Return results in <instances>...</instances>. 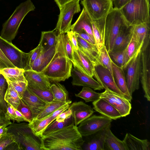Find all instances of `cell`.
<instances>
[{
    "label": "cell",
    "mask_w": 150,
    "mask_h": 150,
    "mask_svg": "<svg viewBox=\"0 0 150 150\" xmlns=\"http://www.w3.org/2000/svg\"><path fill=\"white\" fill-rule=\"evenodd\" d=\"M71 102V100L67 102H62L53 100L50 102L46 107L37 116L33 119H40L52 113L56 110L69 103Z\"/></svg>",
    "instance_id": "obj_40"
},
{
    "label": "cell",
    "mask_w": 150,
    "mask_h": 150,
    "mask_svg": "<svg viewBox=\"0 0 150 150\" xmlns=\"http://www.w3.org/2000/svg\"><path fill=\"white\" fill-rule=\"evenodd\" d=\"M93 76L105 89H108L124 96L117 87L114 77L107 69L100 65H95Z\"/></svg>",
    "instance_id": "obj_14"
},
{
    "label": "cell",
    "mask_w": 150,
    "mask_h": 150,
    "mask_svg": "<svg viewBox=\"0 0 150 150\" xmlns=\"http://www.w3.org/2000/svg\"><path fill=\"white\" fill-rule=\"evenodd\" d=\"M80 0H73L59 8L60 13L54 30L58 34L67 33L70 30L74 15L81 11Z\"/></svg>",
    "instance_id": "obj_8"
},
{
    "label": "cell",
    "mask_w": 150,
    "mask_h": 150,
    "mask_svg": "<svg viewBox=\"0 0 150 150\" xmlns=\"http://www.w3.org/2000/svg\"><path fill=\"white\" fill-rule=\"evenodd\" d=\"M149 0H131L120 10L126 24L134 26L150 23Z\"/></svg>",
    "instance_id": "obj_4"
},
{
    "label": "cell",
    "mask_w": 150,
    "mask_h": 150,
    "mask_svg": "<svg viewBox=\"0 0 150 150\" xmlns=\"http://www.w3.org/2000/svg\"><path fill=\"white\" fill-rule=\"evenodd\" d=\"M15 67L6 58L0 49V69Z\"/></svg>",
    "instance_id": "obj_50"
},
{
    "label": "cell",
    "mask_w": 150,
    "mask_h": 150,
    "mask_svg": "<svg viewBox=\"0 0 150 150\" xmlns=\"http://www.w3.org/2000/svg\"><path fill=\"white\" fill-rule=\"evenodd\" d=\"M73 0H54L59 8L66 3Z\"/></svg>",
    "instance_id": "obj_56"
},
{
    "label": "cell",
    "mask_w": 150,
    "mask_h": 150,
    "mask_svg": "<svg viewBox=\"0 0 150 150\" xmlns=\"http://www.w3.org/2000/svg\"><path fill=\"white\" fill-rule=\"evenodd\" d=\"M111 0V1H112L113 0Z\"/></svg>",
    "instance_id": "obj_59"
},
{
    "label": "cell",
    "mask_w": 150,
    "mask_h": 150,
    "mask_svg": "<svg viewBox=\"0 0 150 150\" xmlns=\"http://www.w3.org/2000/svg\"><path fill=\"white\" fill-rule=\"evenodd\" d=\"M111 124L103 129L86 137L82 149L85 150H104V144Z\"/></svg>",
    "instance_id": "obj_15"
},
{
    "label": "cell",
    "mask_w": 150,
    "mask_h": 150,
    "mask_svg": "<svg viewBox=\"0 0 150 150\" xmlns=\"http://www.w3.org/2000/svg\"><path fill=\"white\" fill-rule=\"evenodd\" d=\"M8 128L5 125L0 127V135H3L7 134L8 132Z\"/></svg>",
    "instance_id": "obj_57"
},
{
    "label": "cell",
    "mask_w": 150,
    "mask_h": 150,
    "mask_svg": "<svg viewBox=\"0 0 150 150\" xmlns=\"http://www.w3.org/2000/svg\"><path fill=\"white\" fill-rule=\"evenodd\" d=\"M7 104V108L6 112L4 113L5 117L7 119L14 122L16 121V117L14 108L9 104Z\"/></svg>",
    "instance_id": "obj_51"
},
{
    "label": "cell",
    "mask_w": 150,
    "mask_h": 150,
    "mask_svg": "<svg viewBox=\"0 0 150 150\" xmlns=\"http://www.w3.org/2000/svg\"><path fill=\"white\" fill-rule=\"evenodd\" d=\"M108 53L112 61L123 69L125 64L126 48L121 51H112Z\"/></svg>",
    "instance_id": "obj_41"
},
{
    "label": "cell",
    "mask_w": 150,
    "mask_h": 150,
    "mask_svg": "<svg viewBox=\"0 0 150 150\" xmlns=\"http://www.w3.org/2000/svg\"><path fill=\"white\" fill-rule=\"evenodd\" d=\"M112 120L103 115H92L79 125L78 129L82 136H86L105 128L111 124Z\"/></svg>",
    "instance_id": "obj_11"
},
{
    "label": "cell",
    "mask_w": 150,
    "mask_h": 150,
    "mask_svg": "<svg viewBox=\"0 0 150 150\" xmlns=\"http://www.w3.org/2000/svg\"><path fill=\"white\" fill-rule=\"evenodd\" d=\"M58 115L54 112L40 119H33L28 123L34 134L40 137L46 127L56 119Z\"/></svg>",
    "instance_id": "obj_27"
},
{
    "label": "cell",
    "mask_w": 150,
    "mask_h": 150,
    "mask_svg": "<svg viewBox=\"0 0 150 150\" xmlns=\"http://www.w3.org/2000/svg\"><path fill=\"white\" fill-rule=\"evenodd\" d=\"M62 34V41L63 47L66 55L74 63L73 54V49L67 34Z\"/></svg>",
    "instance_id": "obj_44"
},
{
    "label": "cell",
    "mask_w": 150,
    "mask_h": 150,
    "mask_svg": "<svg viewBox=\"0 0 150 150\" xmlns=\"http://www.w3.org/2000/svg\"><path fill=\"white\" fill-rule=\"evenodd\" d=\"M131 0H113V8L120 10Z\"/></svg>",
    "instance_id": "obj_54"
},
{
    "label": "cell",
    "mask_w": 150,
    "mask_h": 150,
    "mask_svg": "<svg viewBox=\"0 0 150 150\" xmlns=\"http://www.w3.org/2000/svg\"><path fill=\"white\" fill-rule=\"evenodd\" d=\"M16 115V121L17 122L25 121L29 122L26 118L17 109L14 108Z\"/></svg>",
    "instance_id": "obj_55"
},
{
    "label": "cell",
    "mask_w": 150,
    "mask_h": 150,
    "mask_svg": "<svg viewBox=\"0 0 150 150\" xmlns=\"http://www.w3.org/2000/svg\"><path fill=\"white\" fill-rule=\"evenodd\" d=\"M24 69L16 67H8L0 69V73L10 81L27 82L24 74Z\"/></svg>",
    "instance_id": "obj_31"
},
{
    "label": "cell",
    "mask_w": 150,
    "mask_h": 150,
    "mask_svg": "<svg viewBox=\"0 0 150 150\" xmlns=\"http://www.w3.org/2000/svg\"><path fill=\"white\" fill-rule=\"evenodd\" d=\"M0 49L6 58L15 67L25 70L29 65V53L20 50L12 42L0 36Z\"/></svg>",
    "instance_id": "obj_7"
},
{
    "label": "cell",
    "mask_w": 150,
    "mask_h": 150,
    "mask_svg": "<svg viewBox=\"0 0 150 150\" xmlns=\"http://www.w3.org/2000/svg\"><path fill=\"white\" fill-rule=\"evenodd\" d=\"M28 87L33 93L42 100L49 103L53 100V96L50 89H43L28 86Z\"/></svg>",
    "instance_id": "obj_43"
},
{
    "label": "cell",
    "mask_w": 150,
    "mask_h": 150,
    "mask_svg": "<svg viewBox=\"0 0 150 150\" xmlns=\"http://www.w3.org/2000/svg\"><path fill=\"white\" fill-rule=\"evenodd\" d=\"M42 50L41 46L40 44H39L38 46L29 52V65L28 67L31 65L35 60Z\"/></svg>",
    "instance_id": "obj_48"
},
{
    "label": "cell",
    "mask_w": 150,
    "mask_h": 150,
    "mask_svg": "<svg viewBox=\"0 0 150 150\" xmlns=\"http://www.w3.org/2000/svg\"><path fill=\"white\" fill-rule=\"evenodd\" d=\"M93 109L103 115L112 120H116L122 117L118 111L109 102L100 98L92 103Z\"/></svg>",
    "instance_id": "obj_25"
},
{
    "label": "cell",
    "mask_w": 150,
    "mask_h": 150,
    "mask_svg": "<svg viewBox=\"0 0 150 150\" xmlns=\"http://www.w3.org/2000/svg\"><path fill=\"white\" fill-rule=\"evenodd\" d=\"M105 17L96 20H92V21L93 36L96 45L99 51L104 44Z\"/></svg>",
    "instance_id": "obj_29"
},
{
    "label": "cell",
    "mask_w": 150,
    "mask_h": 150,
    "mask_svg": "<svg viewBox=\"0 0 150 150\" xmlns=\"http://www.w3.org/2000/svg\"><path fill=\"white\" fill-rule=\"evenodd\" d=\"M150 23H145L131 27L132 36L140 45H143L142 50L146 48L149 45Z\"/></svg>",
    "instance_id": "obj_22"
},
{
    "label": "cell",
    "mask_w": 150,
    "mask_h": 150,
    "mask_svg": "<svg viewBox=\"0 0 150 150\" xmlns=\"http://www.w3.org/2000/svg\"><path fill=\"white\" fill-rule=\"evenodd\" d=\"M100 94V98L113 106L120 113L122 117H125L130 114L132 108L131 104L124 96L107 89Z\"/></svg>",
    "instance_id": "obj_12"
},
{
    "label": "cell",
    "mask_w": 150,
    "mask_h": 150,
    "mask_svg": "<svg viewBox=\"0 0 150 150\" xmlns=\"http://www.w3.org/2000/svg\"><path fill=\"white\" fill-rule=\"evenodd\" d=\"M7 81L8 86L5 94L4 100L7 103L9 104L14 108L17 109L21 99L13 86L8 81Z\"/></svg>",
    "instance_id": "obj_35"
},
{
    "label": "cell",
    "mask_w": 150,
    "mask_h": 150,
    "mask_svg": "<svg viewBox=\"0 0 150 150\" xmlns=\"http://www.w3.org/2000/svg\"><path fill=\"white\" fill-rule=\"evenodd\" d=\"M131 27L126 23L122 26L115 39L111 51H121L126 48L131 38Z\"/></svg>",
    "instance_id": "obj_26"
},
{
    "label": "cell",
    "mask_w": 150,
    "mask_h": 150,
    "mask_svg": "<svg viewBox=\"0 0 150 150\" xmlns=\"http://www.w3.org/2000/svg\"><path fill=\"white\" fill-rule=\"evenodd\" d=\"M113 74L115 83L123 96L131 103L132 97L128 89L124 69L119 67L112 60Z\"/></svg>",
    "instance_id": "obj_24"
},
{
    "label": "cell",
    "mask_w": 150,
    "mask_h": 150,
    "mask_svg": "<svg viewBox=\"0 0 150 150\" xmlns=\"http://www.w3.org/2000/svg\"><path fill=\"white\" fill-rule=\"evenodd\" d=\"M35 7L31 0L21 3L15 9L10 17L3 24L0 36L10 42L17 35L20 25L27 14L34 11Z\"/></svg>",
    "instance_id": "obj_3"
},
{
    "label": "cell",
    "mask_w": 150,
    "mask_h": 150,
    "mask_svg": "<svg viewBox=\"0 0 150 150\" xmlns=\"http://www.w3.org/2000/svg\"><path fill=\"white\" fill-rule=\"evenodd\" d=\"M9 125L8 131L14 135L19 149L42 150L40 137L34 134L28 124L12 123Z\"/></svg>",
    "instance_id": "obj_5"
},
{
    "label": "cell",
    "mask_w": 150,
    "mask_h": 150,
    "mask_svg": "<svg viewBox=\"0 0 150 150\" xmlns=\"http://www.w3.org/2000/svg\"><path fill=\"white\" fill-rule=\"evenodd\" d=\"M81 3L93 20L105 17L113 8L111 0H82Z\"/></svg>",
    "instance_id": "obj_10"
},
{
    "label": "cell",
    "mask_w": 150,
    "mask_h": 150,
    "mask_svg": "<svg viewBox=\"0 0 150 150\" xmlns=\"http://www.w3.org/2000/svg\"><path fill=\"white\" fill-rule=\"evenodd\" d=\"M68 108L71 111L74 125L76 126L92 115L94 112L91 106L82 101L73 103Z\"/></svg>",
    "instance_id": "obj_18"
},
{
    "label": "cell",
    "mask_w": 150,
    "mask_h": 150,
    "mask_svg": "<svg viewBox=\"0 0 150 150\" xmlns=\"http://www.w3.org/2000/svg\"><path fill=\"white\" fill-rule=\"evenodd\" d=\"M76 34L77 36H79L82 38L86 41L91 44L96 45L94 39L91 38L84 31L80 33H76Z\"/></svg>",
    "instance_id": "obj_53"
},
{
    "label": "cell",
    "mask_w": 150,
    "mask_h": 150,
    "mask_svg": "<svg viewBox=\"0 0 150 150\" xmlns=\"http://www.w3.org/2000/svg\"><path fill=\"white\" fill-rule=\"evenodd\" d=\"M42 150H82L84 141L74 124L40 137Z\"/></svg>",
    "instance_id": "obj_1"
},
{
    "label": "cell",
    "mask_w": 150,
    "mask_h": 150,
    "mask_svg": "<svg viewBox=\"0 0 150 150\" xmlns=\"http://www.w3.org/2000/svg\"><path fill=\"white\" fill-rule=\"evenodd\" d=\"M17 109L26 118L29 122L33 118L32 113L30 108L21 99Z\"/></svg>",
    "instance_id": "obj_46"
},
{
    "label": "cell",
    "mask_w": 150,
    "mask_h": 150,
    "mask_svg": "<svg viewBox=\"0 0 150 150\" xmlns=\"http://www.w3.org/2000/svg\"><path fill=\"white\" fill-rule=\"evenodd\" d=\"M57 33L54 29L42 32L39 44L41 45L43 51H47L56 45L57 35Z\"/></svg>",
    "instance_id": "obj_33"
},
{
    "label": "cell",
    "mask_w": 150,
    "mask_h": 150,
    "mask_svg": "<svg viewBox=\"0 0 150 150\" xmlns=\"http://www.w3.org/2000/svg\"><path fill=\"white\" fill-rule=\"evenodd\" d=\"M74 63L82 72L91 77L93 76L94 65L89 58L79 50L73 49Z\"/></svg>",
    "instance_id": "obj_20"
},
{
    "label": "cell",
    "mask_w": 150,
    "mask_h": 150,
    "mask_svg": "<svg viewBox=\"0 0 150 150\" xmlns=\"http://www.w3.org/2000/svg\"><path fill=\"white\" fill-rule=\"evenodd\" d=\"M143 45H140L131 36L128 45L126 48V55L124 69L131 60L135 55L138 52L142 49Z\"/></svg>",
    "instance_id": "obj_37"
},
{
    "label": "cell",
    "mask_w": 150,
    "mask_h": 150,
    "mask_svg": "<svg viewBox=\"0 0 150 150\" xmlns=\"http://www.w3.org/2000/svg\"><path fill=\"white\" fill-rule=\"evenodd\" d=\"M72 113L69 109L62 112L57 117L55 120L58 122H64L66 119L71 116Z\"/></svg>",
    "instance_id": "obj_52"
},
{
    "label": "cell",
    "mask_w": 150,
    "mask_h": 150,
    "mask_svg": "<svg viewBox=\"0 0 150 150\" xmlns=\"http://www.w3.org/2000/svg\"><path fill=\"white\" fill-rule=\"evenodd\" d=\"M8 86V83L4 76L0 73V109L6 112L7 104L4 100L5 94Z\"/></svg>",
    "instance_id": "obj_42"
},
{
    "label": "cell",
    "mask_w": 150,
    "mask_h": 150,
    "mask_svg": "<svg viewBox=\"0 0 150 150\" xmlns=\"http://www.w3.org/2000/svg\"><path fill=\"white\" fill-rule=\"evenodd\" d=\"M71 71L73 86L89 87L94 90H101L103 88L92 77L86 74L75 66L74 65Z\"/></svg>",
    "instance_id": "obj_16"
},
{
    "label": "cell",
    "mask_w": 150,
    "mask_h": 150,
    "mask_svg": "<svg viewBox=\"0 0 150 150\" xmlns=\"http://www.w3.org/2000/svg\"><path fill=\"white\" fill-rule=\"evenodd\" d=\"M16 143L14 135L8 131L6 134L2 135L0 139V150L5 149L9 145Z\"/></svg>",
    "instance_id": "obj_45"
},
{
    "label": "cell",
    "mask_w": 150,
    "mask_h": 150,
    "mask_svg": "<svg viewBox=\"0 0 150 150\" xmlns=\"http://www.w3.org/2000/svg\"><path fill=\"white\" fill-rule=\"evenodd\" d=\"M141 49L140 50L126 66V81L130 96L139 89L142 70Z\"/></svg>",
    "instance_id": "obj_9"
},
{
    "label": "cell",
    "mask_w": 150,
    "mask_h": 150,
    "mask_svg": "<svg viewBox=\"0 0 150 150\" xmlns=\"http://www.w3.org/2000/svg\"><path fill=\"white\" fill-rule=\"evenodd\" d=\"M126 150L123 140L116 137L110 128L108 132L104 144V150Z\"/></svg>",
    "instance_id": "obj_32"
},
{
    "label": "cell",
    "mask_w": 150,
    "mask_h": 150,
    "mask_svg": "<svg viewBox=\"0 0 150 150\" xmlns=\"http://www.w3.org/2000/svg\"><path fill=\"white\" fill-rule=\"evenodd\" d=\"M24 74L28 86L43 89H50V81L43 73L28 70H25Z\"/></svg>",
    "instance_id": "obj_19"
},
{
    "label": "cell",
    "mask_w": 150,
    "mask_h": 150,
    "mask_svg": "<svg viewBox=\"0 0 150 150\" xmlns=\"http://www.w3.org/2000/svg\"><path fill=\"white\" fill-rule=\"evenodd\" d=\"M56 49L55 45L47 51H43L42 50L35 60L25 70H32L42 73L54 57Z\"/></svg>",
    "instance_id": "obj_23"
},
{
    "label": "cell",
    "mask_w": 150,
    "mask_h": 150,
    "mask_svg": "<svg viewBox=\"0 0 150 150\" xmlns=\"http://www.w3.org/2000/svg\"><path fill=\"white\" fill-rule=\"evenodd\" d=\"M67 33V35L71 45L73 49L78 50V46L77 39V36L76 33L70 30Z\"/></svg>",
    "instance_id": "obj_49"
},
{
    "label": "cell",
    "mask_w": 150,
    "mask_h": 150,
    "mask_svg": "<svg viewBox=\"0 0 150 150\" xmlns=\"http://www.w3.org/2000/svg\"><path fill=\"white\" fill-rule=\"evenodd\" d=\"M74 124V120L72 116L63 122H58L56 120L54 121H53L46 127L41 137L46 136L52 132Z\"/></svg>",
    "instance_id": "obj_38"
},
{
    "label": "cell",
    "mask_w": 150,
    "mask_h": 150,
    "mask_svg": "<svg viewBox=\"0 0 150 150\" xmlns=\"http://www.w3.org/2000/svg\"><path fill=\"white\" fill-rule=\"evenodd\" d=\"M92 19L83 8L77 20L71 25L70 30L76 33L85 32L94 39L92 27Z\"/></svg>",
    "instance_id": "obj_21"
},
{
    "label": "cell",
    "mask_w": 150,
    "mask_h": 150,
    "mask_svg": "<svg viewBox=\"0 0 150 150\" xmlns=\"http://www.w3.org/2000/svg\"><path fill=\"white\" fill-rule=\"evenodd\" d=\"M126 150H150V143L147 139H139L127 133L123 140Z\"/></svg>",
    "instance_id": "obj_28"
},
{
    "label": "cell",
    "mask_w": 150,
    "mask_h": 150,
    "mask_svg": "<svg viewBox=\"0 0 150 150\" xmlns=\"http://www.w3.org/2000/svg\"><path fill=\"white\" fill-rule=\"evenodd\" d=\"M8 81L14 88L22 99L25 91L28 87L27 82H13Z\"/></svg>",
    "instance_id": "obj_47"
},
{
    "label": "cell",
    "mask_w": 150,
    "mask_h": 150,
    "mask_svg": "<svg viewBox=\"0 0 150 150\" xmlns=\"http://www.w3.org/2000/svg\"><path fill=\"white\" fill-rule=\"evenodd\" d=\"M142 70L141 83L144 92V97L150 100V50L149 45L146 48L142 50L141 53Z\"/></svg>",
    "instance_id": "obj_13"
},
{
    "label": "cell",
    "mask_w": 150,
    "mask_h": 150,
    "mask_svg": "<svg viewBox=\"0 0 150 150\" xmlns=\"http://www.w3.org/2000/svg\"><path fill=\"white\" fill-rule=\"evenodd\" d=\"M55 54L50 63L42 72L54 82L64 81L71 76L73 63L68 58L62 42V34L57 35Z\"/></svg>",
    "instance_id": "obj_2"
},
{
    "label": "cell",
    "mask_w": 150,
    "mask_h": 150,
    "mask_svg": "<svg viewBox=\"0 0 150 150\" xmlns=\"http://www.w3.org/2000/svg\"><path fill=\"white\" fill-rule=\"evenodd\" d=\"M53 97V100L67 102L70 100L69 98V93L65 87L58 82H54L50 87Z\"/></svg>",
    "instance_id": "obj_34"
},
{
    "label": "cell",
    "mask_w": 150,
    "mask_h": 150,
    "mask_svg": "<svg viewBox=\"0 0 150 150\" xmlns=\"http://www.w3.org/2000/svg\"><path fill=\"white\" fill-rule=\"evenodd\" d=\"M2 135H0V139H1V137L2 136Z\"/></svg>",
    "instance_id": "obj_58"
},
{
    "label": "cell",
    "mask_w": 150,
    "mask_h": 150,
    "mask_svg": "<svg viewBox=\"0 0 150 150\" xmlns=\"http://www.w3.org/2000/svg\"><path fill=\"white\" fill-rule=\"evenodd\" d=\"M21 99L30 108L33 118L40 113L49 103L39 97L28 87Z\"/></svg>",
    "instance_id": "obj_17"
},
{
    "label": "cell",
    "mask_w": 150,
    "mask_h": 150,
    "mask_svg": "<svg viewBox=\"0 0 150 150\" xmlns=\"http://www.w3.org/2000/svg\"><path fill=\"white\" fill-rule=\"evenodd\" d=\"M96 64L100 65L107 69L114 77L112 60L104 45L99 51L98 57L95 62V65Z\"/></svg>",
    "instance_id": "obj_36"
},
{
    "label": "cell",
    "mask_w": 150,
    "mask_h": 150,
    "mask_svg": "<svg viewBox=\"0 0 150 150\" xmlns=\"http://www.w3.org/2000/svg\"><path fill=\"white\" fill-rule=\"evenodd\" d=\"M77 39L78 49L85 54L95 65L99 52L97 46L96 45L87 42L79 36H77Z\"/></svg>",
    "instance_id": "obj_30"
},
{
    "label": "cell",
    "mask_w": 150,
    "mask_h": 150,
    "mask_svg": "<svg viewBox=\"0 0 150 150\" xmlns=\"http://www.w3.org/2000/svg\"><path fill=\"white\" fill-rule=\"evenodd\" d=\"M100 93H97L91 88L83 86L81 91L77 94H75L76 97L83 99L86 102H94L100 98Z\"/></svg>",
    "instance_id": "obj_39"
},
{
    "label": "cell",
    "mask_w": 150,
    "mask_h": 150,
    "mask_svg": "<svg viewBox=\"0 0 150 150\" xmlns=\"http://www.w3.org/2000/svg\"><path fill=\"white\" fill-rule=\"evenodd\" d=\"M125 23L120 10L113 8L105 17L104 45L108 52L111 51L115 39Z\"/></svg>",
    "instance_id": "obj_6"
}]
</instances>
